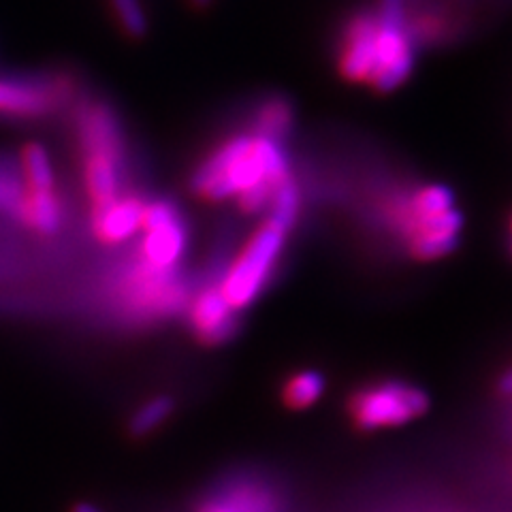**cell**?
<instances>
[{"label":"cell","mask_w":512,"mask_h":512,"mask_svg":"<svg viewBox=\"0 0 512 512\" xmlns=\"http://www.w3.org/2000/svg\"><path fill=\"white\" fill-rule=\"evenodd\" d=\"M284 235L286 229L276 220H265L227 269L218 288L235 312L248 308L261 295L282 252Z\"/></svg>","instance_id":"obj_2"},{"label":"cell","mask_w":512,"mask_h":512,"mask_svg":"<svg viewBox=\"0 0 512 512\" xmlns=\"http://www.w3.org/2000/svg\"><path fill=\"white\" fill-rule=\"evenodd\" d=\"M199 512H242L233 504H224V502H205Z\"/></svg>","instance_id":"obj_22"},{"label":"cell","mask_w":512,"mask_h":512,"mask_svg":"<svg viewBox=\"0 0 512 512\" xmlns=\"http://www.w3.org/2000/svg\"><path fill=\"white\" fill-rule=\"evenodd\" d=\"M22 165L30 190H54V173L45 148L39 143H30L24 148Z\"/></svg>","instance_id":"obj_17"},{"label":"cell","mask_w":512,"mask_h":512,"mask_svg":"<svg viewBox=\"0 0 512 512\" xmlns=\"http://www.w3.org/2000/svg\"><path fill=\"white\" fill-rule=\"evenodd\" d=\"M269 210H271V220H276L280 227H284L286 231L293 227V222L299 214V190L291 178L276 188L274 197H271V203H269Z\"/></svg>","instance_id":"obj_18"},{"label":"cell","mask_w":512,"mask_h":512,"mask_svg":"<svg viewBox=\"0 0 512 512\" xmlns=\"http://www.w3.org/2000/svg\"><path fill=\"white\" fill-rule=\"evenodd\" d=\"M20 216L37 231L56 233L62 222V205L54 190H28L18 203Z\"/></svg>","instance_id":"obj_14"},{"label":"cell","mask_w":512,"mask_h":512,"mask_svg":"<svg viewBox=\"0 0 512 512\" xmlns=\"http://www.w3.org/2000/svg\"><path fill=\"white\" fill-rule=\"evenodd\" d=\"M288 126H291V107L284 101H271L259 111V118H256V135L278 141L286 135Z\"/></svg>","instance_id":"obj_19"},{"label":"cell","mask_w":512,"mask_h":512,"mask_svg":"<svg viewBox=\"0 0 512 512\" xmlns=\"http://www.w3.org/2000/svg\"><path fill=\"white\" fill-rule=\"evenodd\" d=\"M120 160L92 154L86 160V186L90 197L94 201V207L105 205L118 197L120 188V173H118Z\"/></svg>","instance_id":"obj_15"},{"label":"cell","mask_w":512,"mask_h":512,"mask_svg":"<svg viewBox=\"0 0 512 512\" xmlns=\"http://www.w3.org/2000/svg\"><path fill=\"white\" fill-rule=\"evenodd\" d=\"M376 20L374 67L367 82L382 92H389L406 82L414 64L412 39L406 28V3L404 0H380Z\"/></svg>","instance_id":"obj_3"},{"label":"cell","mask_w":512,"mask_h":512,"mask_svg":"<svg viewBox=\"0 0 512 512\" xmlns=\"http://www.w3.org/2000/svg\"><path fill=\"white\" fill-rule=\"evenodd\" d=\"M143 263L156 269H173L186 248V229L180 212L167 201L146 203L141 216Z\"/></svg>","instance_id":"obj_6"},{"label":"cell","mask_w":512,"mask_h":512,"mask_svg":"<svg viewBox=\"0 0 512 512\" xmlns=\"http://www.w3.org/2000/svg\"><path fill=\"white\" fill-rule=\"evenodd\" d=\"M171 412H173V402L169 397H154L135 412L131 421V431L135 436H146L158 425H163L169 419Z\"/></svg>","instance_id":"obj_20"},{"label":"cell","mask_w":512,"mask_h":512,"mask_svg":"<svg viewBox=\"0 0 512 512\" xmlns=\"http://www.w3.org/2000/svg\"><path fill=\"white\" fill-rule=\"evenodd\" d=\"M58 103L54 82H11L0 79V114L41 116Z\"/></svg>","instance_id":"obj_11"},{"label":"cell","mask_w":512,"mask_h":512,"mask_svg":"<svg viewBox=\"0 0 512 512\" xmlns=\"http://www.w3.org/2000/svg\"><path fill=\"white\" fill-rule=\"evenodd\" d=\"M453 205V192L446 186H425L421 190H416L402 207H397L395 220L399 222V227L408 231L414 222L455 210Z\"/></svg>","instance_id":"obj_13"},{"label":"cell","mask_w":512,"mask_h":512,"mask_svg":"<svg viewBox=\"0 0 512 512\" xmlns=\"http://www.w3.org/2000/svg\"><path fill=\"white\" fill-rule=\"evenodd\" d=\"M188 318L192 331L203 344H222L231 340L237 331V312L222 297L218 286L203 288L190 301Z\"/></svg>","instance_id":"obj_7"},{"label":"cell","mask_w":512,"mask_h":512,"mask_svg":"<svg viewBox=\"0 0 512 512\" xmlns=\"http://www.w3.org/2000/svg\"><path fill=\"white\" fill-rule=\"evenodd\" d=\"M192 3H195L197 7H205V5H210L212 0H192Z\"/></svg>","instance_id":"obj_24"},{"label":"cell","mask_w":512,"mask_h":512,"mask_svg":"<svg viewBox=\"0 0 512 512\" xmlns=\"http://www.w3.org/2000/svg\"><path fill=\"white\" fill-rule=\"evenodd\" d=\"M288 178L291 173L280 141L261 135H239L224 141L197 169L192 188L203 199L222 201L259 184L280 186Z\"/></svg>","instance_id":"obj_1"},{"label":"cell","mask_w":512,"mask_h":512,"mask_svg":"<svg viewBox=\"0 0 512 512\" xmlns=\"http://www.w3.org/2000/svg\"><path fill=\"white\" fill-rule=\"evenodd\" d=\"M143 203L139 197H116L105 205L94 207L92 227L103 244H122L141 231Z\"/></svg>","instance_id":"obj_10"},{"label":"cell","mask_w":512,"mask_h":512,"mask_svg":"<svg viewBox=\"0 0 512 512\" xmlns=\"http://www.w3.org/2000/svg\"><path fill=\"white\" fill-rule=\"evenodd\" d=\"M122 28L133 37H143L148 32V15L143 11L141 0H111Z\"/></svg>","instance_id":"obj_21"},{"label":"cell","mask_w":512,"mask_h":512,"mask_svg":"<svg viewBox=\"0 0 512 512\" xmlns=\"http://www.w3.org/2000/svg\"><path fill=\"white\" fill-rule=\"evenodd\" d=\"M325 391V378L318 372L306 370L291 376L282 389V399L288 408L303 410L314 406Z\"/></svg>","instance_id":"obj_16"},{"label":"cell","mask_w":512,"mask_h":512,"mask_svg":"<svg viewBox=\"0 0 512 512\" xmlns=\"http://www.w3.org/2000/svg\"><path fill=\"white\" fill-rule=\"evenodd\" d=\"M461 231V214L457 210L444 212L440 216L414 222L406 231L410 237V252L416 259L431 261L455 250Z\"/></svg>","instance_id":"obj_9"},{"label":"cell","mask_w":512,"mask_h":512,"mask_svg":"<svg viewBox=\"0 0 512 512\" xmlns=\"http://www.w3.org/2000/svg\"><path fill=\"white\" fill-rule=\"evenodd\" d=\"M376 15L363 13L352 20L346 28L342 45L340 69L352 82H367L374 67V47H376Z\"/></svg>","instance_id":"obj_8"},{"label":"cell","mask_w":512,"mask_h":512,"mask_svg":"<svg viewBox=\"0 0 512 512\" xmlns=\"http://www.w3.org/2000/svg\"><path fill=\"white\" fill-rule=\"evenodd\" d=\"M82 139L86 154L122 158V139L116 116L103 105L90 107L82 118Z\"/></svg>","instance_id":"obj_12"},{"label":"cell","mask_w":512,"mask_h":512,"mask_svg":"<svg viewBox=\"0 0 512 512\" xmlns=\"http://www.w3.org/2000/svg\"><path fill=\"white\" fill-rule=\"evenodd\" d=\"M122 295L128 310L141 316H167L188 301L186 288L173 269H156L143 261L126 276Z\"/></svg>","instance_id":"obj_5"},{"label":"cell","mask_w":512,"mask_h":512,"mask_svg":"<svg viewBox=\"0 0 512 512\" xmlns=\"http://www.w3.org/2000/svg\"><path fill=\"white\" fill-rule=\"evenodd\" d=\"M71 512H103L99 506H94V504H90V502H79V504H75L73 506V510Z\"/></svg>","instance_id":"obj_23"},{"label":"cell","mask_w":512,"mask_h":512,"mask_svg":"<svg viewBox=\"0 0 512 512\" xmlns=\"http://www.w3.org/2000/svg\"><path fill=\"white\" fill-rule=\"evenodd\" d=\"M429 408L423 389L406 382H382L359 391L350 399V416L361 429L399 427L419 419Z\"/></svg>","instance_id":"obj_4"}]
</instances>
